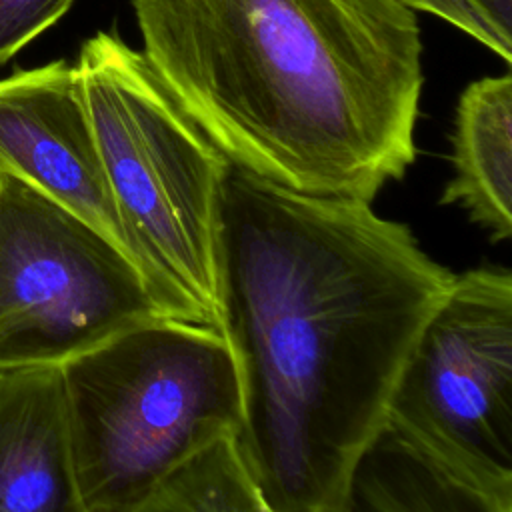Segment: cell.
<instances>
[{"mask_svg": "<svg viewBox=\"0 0 512 512\" xmlns=\"http://www.w3.org/2000/svg\"><path fill=\"white\" fill-rule=\"evenodd\" d=\"M216 304L240 380L238 458L270 512H338L398 372L454 272L370 202L228 162Z\"/></svg>", "mask_w": 512, "mask_h": 512, "instance_id": "6da1fadb", "label": "cell"}, {"mask_svg": "<svg viewBox=\"0 0 512 512\" xmlns=\"http://www.w3.org/2000/svg\"><path fill=\"white\" fill-rule=\"evenodd\" d=\"M142 54L236 166L370 202L416 160L422 38L398 0H132Z\"/></svg>", "mask_w": 512, "mask_h": 512, "instance_id": "7a4b0ae2", "label": "cell"}, {"mask_svg": "<svg viewBox=\"0 0 512 512\" xmlns=\"http://www.w3.org/2000/svg\"><path fill=\"white\" fill-rule=\"evenodd\" d=\"M74 64L130 260L164 318L218 330L216 210L230 160L114 32L90 36Z\"/></svg>", "mask_w": 512, "mask_h": 512, "instance_id": "3957f363", "label": "cell"}, {"mask_svg": "<svg viewBox=\"0 0 512 512\" xmlns=\"http://www.w3.org/2000/svg\"><path fill=\"white\" fill-rule=\"evenodd\" d=\"M60 378L88 512H132L242 418L236 364L212 326L138 322L66 360Z\"/></svg>", "mask_w": 512, "mask_h": 512, "instance_id": "277c9868", "label": "cell"}, {"mask_svg": "<svg viewBox=\"0 0 512 512\" xmlns=\"http://www.w3.org/2000/svg\"><path fill=\"white\" fill-rule=\"evenodd\" d=\"M160 316L120 246L0 170V370L62 366Z\"/></svg>", "mask_w": 512, "mask_h": 512, "instance_id": "5b68a950", "label": "cell"}, {"mask_svg": "<svg viewBox=\"0 0 512 512\" xmlns=\"http://www.w3.org/2000/svg\"><path fill=\"white\" fill-rule=\"evenodd\" d=\"M386 420L484 490L512 498V274H456L392 386Z\"/></svg>", "mask_w": 512, "mask_h": 512, "instance_id": "8992f818", "label": "cell"}, {"mask_svg": "<svg viewBox=\"0 0 512 512\" xmlns=\"http://www.w3.org/2000/svg\"><path fill=\"white\" fill-rule=\"evenodd\" d=\"M0 170L126 252L74 62L52 60L0 78Z\"/></svg>", "mask_w": 512, "mask_h": 512, "instance_id": "52a82bcc", "label": "cell"}, {"mask_svg": "<svg viewBox=\"0 0 512 512\" xmlns=\"http://www.w3.org/2000/svg\"><path fill=\"white\" fill-rule=\"evenodd\" d=\"M0 512H88L60 366L0 370Z\"/></svg>", "mask_w": 512, "mask_h": 512, "instance_id": "ba28073f", "label": "cell"}, {"mask_svg": "<svg viewBox=\"0 0 512 512\" xmlns=\"http://www.w3.org/2000/svg\"><path fill=\"white\" fill-rule=\"evenodd\" d=\"M338 512H512L386 418L346 478Z\"/></svg>", "mask_w": 512, "mask_h": 512, "instance_id": "9c48e42d", "label": "cell"}, {"mask_svg": "<svg viewBox=\"0 0 512 512\" xmlns=\"http://www.w3.org/2000/svg\"><path fill=\"white\" fill-rule=\"evenodd\" d=\"M452 178L440 204L460 206L492 242L512 236V76H484L458 98Z\"/></svg>", "mask_w": 512, "mask_h": 512, "instance_id": "30bf717a", "label": "cell"}, {"mask_svg": "<svg viewBox=\"0 0 512 512\" xmlns=\"http://www.w3.org/2000/svg\"><path fill=\"white\" fill-rule=\"evenodd\" d=\"M132 512H270L248 478L234 436H224L176 468Z\"/></svg>", "mask_w": 512, "mask_h": 512, "instance_id": "8fae6325", "label": "cell"}, {"mask_svg": "<svg viewBox=\"0 0 512 512\" xmlns=\"http://www.w3.org/2000/svg\"><path fill=\"white\" fill-rule=\"evenodd\" d=\"M74 0H0V66L54 26Z\"/></svg>", "mask_w": 512, "mask_h": 512, "instance_id": "7c38bea8", "label": "cell"}, {"mask_svg": "<svg viewBox=\"0 0 512 512\" xmlns=\"http://www.w3.org/2000/svg\"><path fill=\"white\" fill-rule=\"evenodd\" d=\"M408 10H420L434 14L452 26L460 28L468 36L476 38L488 50L496 52L506 64L512 62V42L504 40L480 8L472 0H398Z\"/></svg>", "mask_w": 512, "mask_h": 512, "instance_id": "4fadbf2b", "label": "cell"}, {"mask_svg": "<svg viewBox=\"0 0 512 512\" xmlns=\"http://www.w3.org/2000/svg\"><path fill=\"white\" fill-rule=\"evenodd\" d=\"M496 32L512 42V0H472Z\"/></svg>", "mask_w": 512, "mask_h": 512, "instance_id": "5bb4252c", "label": "cell"}]
</instances>
